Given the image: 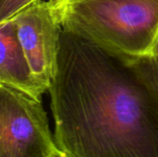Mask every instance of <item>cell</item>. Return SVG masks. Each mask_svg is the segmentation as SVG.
I'll use <instances>...</instances> for the list:
<instances>
[{
    "label": "cell",
    "instance_id": "6da1fadb",
    "mask_svg": "<svg viewBox=\"0 0 158 157\" xmlns=\"http://www.w3.org/2000/svg\"><path fill=\"white\" fill-rule=\"evenodd\" d=\"M55 141L66 157H158V75L62 29L49 87Z\"/></svg>",
    "mask_w": 158,
    "mask_h": 157
},
{
    "label": "cell",
    "instance_id": "7a4b0ae2",
    "mask_svg": "<svg viewBox=\"0 0 158 157\" xmlns=\"http://www.w3.org/2000/svg\"><path fill=\"white\" fill-rule=\"evenodd\" d=\"M62 29L130 57L154 56L158 0H51Z\"/></svg>",
    "mask_w": 158,
    "mask_h": 157
},
{
    "label": "cell",
    "instance_id": "3957f363",
    "mask_svg": "<svg viewBox=\"0 0 158 157\" xmlns=\"http://www.w3.org/2000/svg\"><path fill=\"white\" fill-rule=\"evenodd\" d=\"M58 152L42 100L0 85V157H52Z\"/></svg>",
    "mask_w": 158,
    "mask_h": 157
},
{
    "label": "cell",
    "instance_id": "277c9868",
    "mask_svg": "<svg viewBox=\"0 0 158 157\" xmlns=\"http://www.w3.org/2000/svg\"><path fill=\"white\" fill-rule=\"evenodd\" d=\"M12 19L35 79L48 92L62 31L54 6L51 0H39L21 9Z\"/></svg>",
    "mask_w": 158,
    "mask_h": 157
},
{
    "label": "cell",
    "instance_id": "5b68a950",
    "mask_svg": "<svg viewBox=\"0 0 158 157\" xmlns=\"http://www.w3.org/2000/svg\"><path fill=\"white\" fill-rule=\"evenodd\" d=\"M0 85L16 89L39 100L47 92L33 75L12 19L0 22Z\"/></svg>",
    "mask_w": 158,
    "mask_h": 157
},
{
    "label": "cell",
    "instance_id": "8992f818",
    "mask_svg": "<svg viewBox=\"0 0 158 157\" xmlns=\"http://www.w3.org/2000/svg\"><path fill=\"white\" fill-rule=\"evenodd\" d=\"M39 0H0V22L12 19L27 6Z\"/></svg>",
    "mask_w": 158,
    "mask_h": 157
},
{
    "label": "cell",
    "instance_id": "52a82bcc",
    "mask_svg": "<svg viewBox=\"0 0 158 157\" xmlns=\"http://www.w3.org/2000/svg\"><path fill=\"white\" fill-rule=\"evenodd\" d=\"M151 58H152V61H153L154 67H155V68H156V72H157V75H158V44H157L156 49V52H155L154 56H152Z\"/></svg>",
    "mask_w": 158,
    "mask_h": 157
},
{
    "label": "cell",
    "instance_id": "ba28073f",
    "mask_svg": "<svg viewBox=\"0 0 158 157\" xmlns=\"http://www.w3.org/2000/svg\"><path fill=\"white\" fill-rule=\"evenodd\" d=\"M52 157H66V156H65V155L60 152V150H59V152H58V153H56L54 156H52Z\"/></svg>",
    "mask_w": 158,
    "mask_h": 157
}]
</instances>
